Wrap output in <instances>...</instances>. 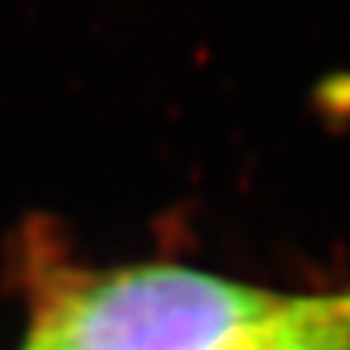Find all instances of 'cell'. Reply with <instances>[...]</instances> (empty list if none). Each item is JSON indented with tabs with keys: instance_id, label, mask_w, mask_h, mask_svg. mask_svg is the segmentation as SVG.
I'll list each match as a JSON object with an SVG mask.
<instances>
[{
	"instance_id": "6da1fadb",
	"label": "cell",
	"mask_w": 350,
	"mask_h": 350,
	"mask_svg": "<svg viewBox=\"0 0 350 350\" xmlns=\"http://www.w3.org/2000/svg\"><path fill=\"white\" fill-rule=\"evenodd\" d=\"M283 301L175 266L117 271L70 292L27 350H251Z\"/></svg>"
},
{
	"instance_id": "7a4b0ae2",
	"label": "cell",
	"mask_w": 350,
	"mask_h": 350,
	"mask_svg": "<svg viewBox=\"0 0 350 350\" xmlns=\"http://www.w3.org/2000/svg\"><path fill=\"white\" fill-rule=\"evenodd\" d=\"M251 350H350V292L283 304Z\"/></svg>"
}]
</instances>
